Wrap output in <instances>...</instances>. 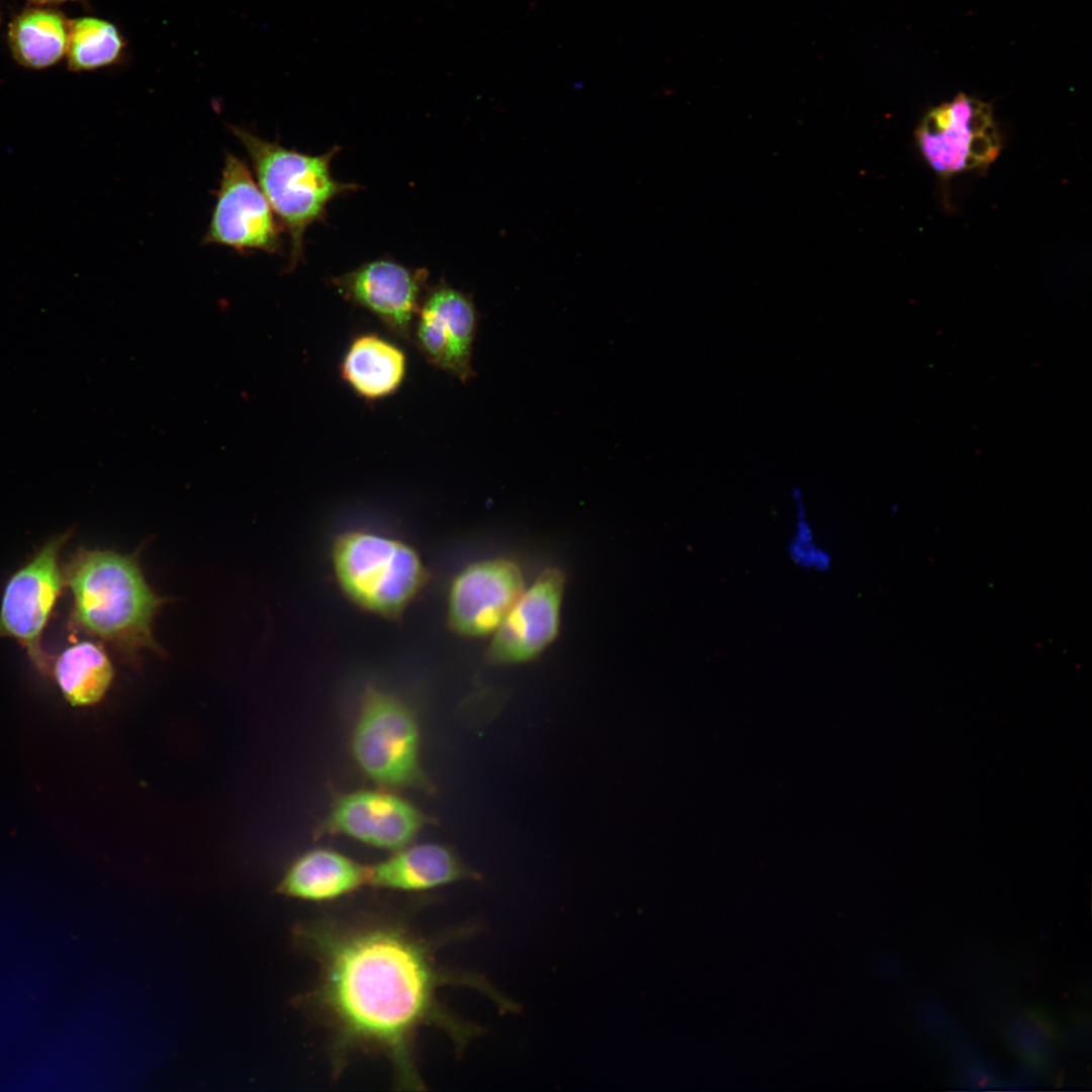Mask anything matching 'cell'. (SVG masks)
Listing matches in <instances>:
<instances>
[{
  "instance_id": "11",
  "label": "cell",
  "mask_w": 1092,
  "mask_h": 1092,
  "mask_svg": "<svg viewBox=\"0 0 1092 1092\" xmlns=\"http://www.w3.org/2000/svg\"><path fill=\"white\" fill-rule=\"evenodd\" d=\"M477 326L471 296L442 282L427 289L412 341L431 365L466 382L475 375L472 351Z\"/></svg>"
},
{
  "instance_id": "13",
  "label": "cell",
  "mask_w": 1092,
  "mask_h": 1092,
  "mask_svg": "<svg viewBox=\"0 0 1092 1092\" xmlns=\"http://www.w3.org/2000/svg\"><path fill=\"white\" fill-rule=\"evenodd\" d=\"M427 822L415 805L388 789L361 790L343 795L333 804L322 832L397 850L408 845Z\"/></svg>"
},
{
  "instance_id": "18",
  "label": "cell",
  "mask_w": 1092,
  "mask_h": 1092,
  "mask_svg": "<svg viewBox=\"0 0 1092 1092\" xmlns=\"http://www.w3.org/2000/svg\"><path fill=\"white\" fill-rule=\"evenodd\" d=\"M69 26L57 13L29 10L10 29V42L17 59L32 68L58 62L67 51Z\"/></svg>"
},
{
  "instance_id": "19",
  "label": "cell",
  "mask_w": 1092,
  "mask_h": 1092,
  "mask_svg": "<svg viewBox=\"0 0 1092 1092\" xmlns=\"http://www.w3.org/2000/svg\"><path fill=\"white\" fill-rule=\"evenodd\" d=\"M125 41L117 27L103 19L83 17L69 26L67 55L74 70H94L116 63Z\"/></svg>"
},
{
  "instance_id": "14",
  "label": "cell",
  "mask_w": 1092,
  "mask_h": 1092,
  "mask_svg": "<svg viewBox=\"0 0 1092 1092\" xmlns=\"http://www.w3.org/2000/svg\"><path fill=\"white\" fill-rule=\"evenodd\" d=\"M470 876L456 853L438 843L406 845L368 867V885L382 890L423 892Z\"/></svg>"
},
{
  "instance_id": "17",
  "label": "cell",
  "mask_w": 1092,
  "mask_h": 1092,
  "mask_svg": "<svg viewBox=\"0 0 1092 1092\" xmlns=\"http://www.w3.org/2000/svg\"><path fill=\"white\" fill-rule=\"evenodd\" d=\"M57 682L74 706L100 701L113 678L112 664L99 645L82 641L66 648L55 663Z\"/></svg>"
},
{
  "instance_id": "20",
  "label": "cell",
  "mask_w": 1092,
  "mask_h": 1092,
  "mask_svg": "<svg viewBox=\"0 0 1092 1092\" xmlns=\"http://www.w3.org/2000/svg\"><path fill=\"white\" fill-rule=\"evenodd\" d=\"M1005 1037L1021 1058L1036 1068L1044 1069L1052 1043L1060 1035L1052 1020L1034 1009L1013 1018L1005 1028Z\"/></svg>"
},
{
  "instance_id": "10",
  "label": "cell",
  "mask_w": 1092,
  "mask_h": 1092,
  "mask_svg": "<svg viewBox=\"0 0 1092 1092\" xmlns=\"http://www.w3.org/2000/svg\"><path fill=\"white\" fill-rule=\"evenodd\" d=\"M429 273L391 259L372 260L335 276L332 285L347 301L375 315L394 337L412 341Z\"/></svg>"
},
{
  "instance_id": "5",
  "label": "cell",
  "mask_w": 1092,
  "mask_h": 1092,
  "mask_svg": "<svg viewBox=\"0 0 1092 1092\" xmlns=\"http://www.w3.org/2000/svg\"><path fill=\"white\" fill-rule=\"evenodd\" d=\"M420 744L419 724L411 708L389 693L368 688L351 741L362 771L383 789L430 790Z\"/></svg>"
},
{
  "instance_id": "8",
  "label": "cell",
  "mask_w": 1092,
  "mask_h": 1092,
  "mask_svg": "<svg viewBox=\"0 0 1092 1092\" xmlns=\"http://www.w3.org/2000/svg\"><path fill=\"white\" fill-rule=\"evenodd\" d=\"M203 242L247 251L276 253L281 248L280 228L273 209L247 165L225 155L216 201Z\"/></svg>"
},
{
  "instance_id": "6",
  "label": "cell",
  "mask_w": 1092,
  "mask_h": 1092,
  "mask_svg": "<svg viewBox=\"0 0 1092 1092\" xmlns=\"http://www.w3.org/2000/svg\"><path fill=\"white\" fill-rule=\"evenodd\" d=\"M915 139L924 160L941 176L986 167L1001 150L990 105L964 93L927 112Z\"/></svg>"
},
{
  "instance_id": "9",
  "label": "cell",
  "mask_w": 1092,
  "mask_h": 1092,
  "mask_svg": "<svg viewBox=\"0 0 1092 1092\" xmlns=\"http://www.w3.org/2000/svg\"><path fill=\"white\" fill-rule=\"evenodd\" d=\"M565 585L566 575L560 568H545L525 587L492 634L486 660L512 665L538 658L559 635Z\"/></svg>"
},
{
  "instance_id": "21",
  "label": "cell",
  "mask_w": 1092,
  "mask_h": 1092,
  "mask_svg": "<svg viewBox=\"0 0 1092 1092\" xmlns=\"http://www.w3.org/2000/svg\"><path fill=\"white\" fill-rule=\"evenodd\" d=\"M795 502V526L788 543V555L792 562L805 570L827 572L833 564L831 552L818 543L815 531L807 516L801 491L793 494Z\"/></svg>"
},
{
  "instance_id": "7",
  "label": "cell",
  "mask_w": 1092,
  "mask_h": 1092,
  "mask_svg": "<svg viewBox=\"0 0 1092 1092\" xmlns=\"http://www.w3.org/2000/svg\"><path fill=\"white\" fill-rule=\"evenodd\" d=\"M69 533L52 537L7 581L0 607V638H12L40 669L47 666L42 633L65 582L60 552Z\"/></svg>"
},
{
  "instance_id": "12",
  "label": "cell",
  "mask_w": 1092,
  "mask_h": 1092,
  "mask_svg": "<svg viewBox=\"0 0 1092 1092\" xmlns=\"http://www.w3.org/2000/svg\"><path fill=\"white\" fill-rule=\"evenodd\" d=\"M524 589V574L515 561L491 558L473 562L451 582L448 625L463 637L492 635Z\"/></svg>"
},
{
  "instance_id": "1",
  "label": "cell",
  "mask_w": 1092,
  "mask_h": 1092,
  "mask_svg": "<svg viewBox=\"0 0 1092 1092\" xmlns=\"http://www.w3.org/2000/svg\"><path fill=\"white\" fill-rule=\"evenodd\" d=\"M293 940L315 963V983L305 1004L331 1036L340 1072L356 1052L378 1053L390 1062L396 1083L423 1088L416 1040L423 1027H438L462 1048L471 1027L440 998L447 986H478L444 968L436 944L405 922L377 916L323 917L300 923Z\"/></svg>"
},
{
  "instance_id": "3",
  "label": "cell",
  "mask_w": 1092,
  "mask_h": 1092,
  "mask_svg": "<svg viewBox=\"0 0 1092 1092\" xmlns=\"http://www.w3.org/2000/svg\"><path fill=\"white\" fill-rule=\"evenodd\" d=\"M245 148L258 185L290 238V264L302 259L306 230L322 220L328 204L339 195L358 189L354 183L338 181L331 162L339 151L334 147L322 155H308L263 140L253 132L232 127Z\"/></svg>"
},
{
  "instance_id": "22",
  "label": "cell",
  "mask_w": 1092,
  "mask_h": 1092,
  "mask_svg": "<svg viewBox=\"0 0 1092 1092\" xmlns=\"http://www.w3.org/2000/svg\"><path fill=\"white\" fill-rule=\"evenodd\" d=\"M38 1H63V0H38Z\"/></svg>"
},
{
  "instance_id": "2",
  "label": "cell",
  "mask_w": 1092,
  "mask_h": 1092,
  "mask_svg": "<svg viewBox=\"0 0 1092 1092\" xmlns=\"http://www.w3.org/2000/svg\"><path fill=\"white\" fill-rule=\"evenodd\" d=\"M64 579L73 596V620L82 630L128 659L147 649L161 652L152 625L164 600L147 583L135 557L82 550L67 565Z\"/></svg>"
},
{
  "instance_id": "15",
  "label": "cell",
  "mask_w": 1092,
  "mask_h": 1092,
  "mask_svg": "<svg viewBox=\"0 0 1092 1092\" xmlns=\"http://www.w3.org/2000/svg\"><path fill=\"white\" fill-rule=\"evenodd\" d=\"M368 886V867L336 850L315 848L300 855L277 887L284 896L329 902Z\"/></svg>"
},
{
  "instance_id": "4",
  "label": "cell",
  "mask_w": 1092,
  "mask_h": 1092,
  "mask_svg": "<svg viewBox=\"0 0 1092 1092\" xmlns=\"http://www.w3.org/2000/svg\"><path fill=\"white\" fill-rule=\"evenodd\" d=\"M332 562L346 597L357 607L385 618L400 616L427 581L426 568L412 546L371 532L339 535L333 544Z\"/></svg>"
},
{
  "instance_id": "16",
  "label": "cell",
  "mask_w": 1092,
  "mask_h": 1092,
  "mask_svg": "<svg viewBox=\"0 0 1092 1092\" xmlns=\"http://www.w3.org/2000/svg\"><path fill=\"white\" fill-rule=\"evenodd\" d=\"M340 372L356 394L376 400L393 394L400 387L406 372V358L392 342L375 334H363L350 344Z\"/></svg>"
}]
</instances>
